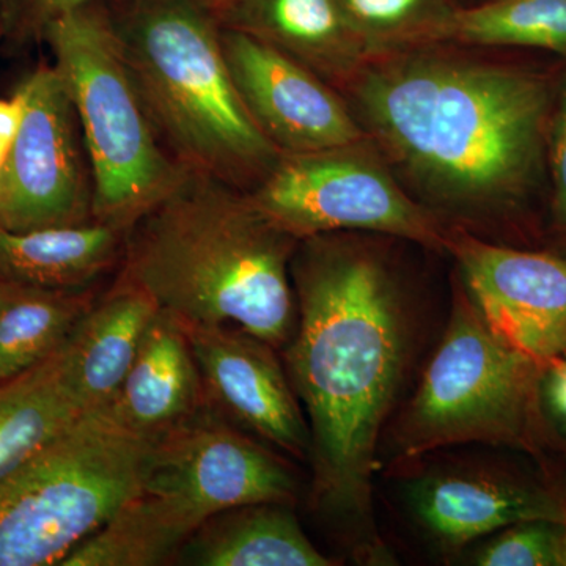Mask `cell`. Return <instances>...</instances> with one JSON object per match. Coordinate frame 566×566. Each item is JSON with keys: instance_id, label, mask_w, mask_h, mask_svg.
I'll return each instance as SVG.
<instances>
[{"instance_id": "cell-28", "label": "cell", "mask_w": 566, "mask_h": 566, "mask_svg": "<svg viewBox=\"0 0 566 566\" xmlns=\"http://www.w3.org/2000/svg\"><path fill=\"white\" fill-rule=\"evenodd\" d=\"M22 115H24V98L17 91L10 98H0V175L20 133Z\"/></svg>"}, {"instance_id": "cell-24", "label": "cell", "mask_w": 566, "mask_h": 566, "mask_svg": "<svg viewBox=\"0 0 566 566\" xmlns=\"http://www.w3.org/2000/svg\"><path fill=\"white\" fill-rule=\"evenodd\" d=\"M370 50L394 41L434 39L452 10L442 0H337Z\"/></svg>"}, {"instance_id": "cell-18", "label": "cell", "mask_w": 566, "mask_h": 566, "mask_svg": "<svg viewBox=\"0 0 566 566\" xmlns=\"http://www.w3.org/2000/svg\"><path fill=\"white\" fill-rule=\"evenodd\" d=\"M177 564L196 566H333L304 534L290 504L259 502L208 517L182 545Z\"/></svg>"}, {"instance_id": "cell-33", "label": "cell", "mask_w": 566, "mask_h": 566, "mask_svg": "<svg viewBox=\"0 0 566 566\" xmlns=\"http://www.w3.org/2000/svg\"><path fill=\"white\" fill-rule=\"evenodd\" d=\"M2 33H9V32H7L6 24H3L2 20H0V35H2Z\"/></svg>"}, {"instance_id": "cell-16", "label": "cell", "mask_w": 566, "mask_h": 566, "mask_svg": "<svg viewBox=\"0 0 566 566\" xmlns=\"http://www.w3.org/2000/svg\"><path fill=\"white\" fill-rule=\"evenodd\" d=\"M212 13L221 28L255 36L314 73H342L370 51L337 0H226Z\"/></svg>"}, {"instance_id": "cell-22", "label": "cell", "mask_w": 566, "mask_h": 566, "mask_svg": "<svg viewBox=\"0 0 566 566\" xmlns=\"http://www.w3.org/2000/svg\"><path fill=\"white\" fill-rule=\"evenodd\" d=\"M2 283L0 381L24 374L59 352L95 304L92 289L50 290Z\"/></svg>"}, {"instance_id": "cell-31", "label": "cell", "mask_w": 566, "mask_h": 566, "mask_svg": "<svg viewBox=\"0 0 566 566\" xmlns=\"http://www.w3.org/2000/svg\"><path fill=\"white\" fill-rule=\"evenodd\" d=\"M558 566H566V516L560 524V542H558Z\"/></svg>"}, {"instance_id": "cell-11", "label": "cell", "mask_w": 566, "mask_h": 566, "mask_svg": "<svg viewBox=\"0 0 566 566\" xmlns=\"http://www.w3.org/2000/svg\"><path fill=\"white\" fill-rule=\"evenodd\" d=\"M446 249L491 327L545 367L566 348V253L523 251L447 234Z\"/></svg>"}, {"instance_id": "cell-26", "label": "cell", "mask_w": 566, "mask_h": 566, "mask_svg": "<svg viewBox=\"0 0 566 566\" xmlns=\"http://www.w3.org/2000/svg\"><path fill=\"white\" fill-rule=\"evenodd\" d=\"M546 167L551 226L566 253V63L551 117Z\"/></svg>"}, {"instance_id": "cell-15", "label": "cell", "mask_w": 566, "mask_h": 566, "mask_svg": "<svg viewBox=\"0 0 566 566\" xmlns=\"http://www.w3.org/2000/svg\"><path fill=\"white\" fill-rule=\"evenodd\" d=\"M205 406L207 394L188 337L175 316L159 311L106 408L134 434L151 441Z\"/></svg>"}, {"instance_id": "cell-5", "label": "cell", "mask_w": 566, "mask_h": 566, "mask_svg": "<svg viewBox=\"0 0 566 566\" xmlns=\"http://www.w3.org/2000/svg\"><path fill=\"white\" fill-rule=\"evenodd\" d=\"M65 82L93 178V221L128 232L185 174L164 150L123 55L114 24L91 6L40 29Z\"/></svg>"}, {"instance_id": "cell-4", "label": "cell", "mask_w": 566, "mask_h": 566, "mask_svg": "<svg viewBox=\"0 0 566 566\" xmlns=\"http://www.w3.org/2000/svg\"><path fill=\"white\" fill-rule=\"evenodd\" d=\"M114 29L170 155L234 188L252 177L262 181L282 153L245 109L210 7L202 0H139Z\"/></svg>"}, {"instance_id": "cell-29", "label": "cell", "mask_w": 566, "mask_h": 566, "mask_svg": "<svg viewBox=\"0 0 566 566\" xmlns=\"http://www.w3.org/2000/svg\"><path fill=\"white\" fill-rule=\"evenodd\" d=\"M35 0H0V20L7 32L32 25V10Z\"/></svg>"}, {"instance_id": "cell-7", "label": "cell", "mask_w": 566, "mask_h": 566, "mask_svg": "<svg viewBox=\"0 0 566 566\" xmlns=\"http://www.w3.org/2000/svg\"><path fill=\"white\" fill-rule=\"evenodd\" d=\"M542 371L495 333L468 290L458 293L444 337L398 423V452L416 458L482 442L538 453L547 433Z\"/></svg>"}, {"instance_id": "cell-21", "label": "cell", "mask_w": 566, "mask_h": 566, "mask_svg": "<svg viewBox=\"0 0 566 566\" xmlns=\"http://www.w3.org/2000/svg\"><path fill=\"white\" fill-rule=\"evenodd\" d=\"M205 521L196 509L178 499L140 491L74 547L62 566L175 564L182 545Z\"/></svg>"}, {"instance_id": "cell-25", "label": "cell", "mask_w": 566, "mask_h": 566, "mask_svg": "<svg viewBox=\"0 0 566 566\" xmlns=\"http://www.w3.org/2000/svg\"><path fill=\"white\" fill-rule=\"evenodd\" d=\"M560 524L556 521H524L502 528L476 554L482 566H558Z\"/></svg>"}, {"instance_id": "cell-14", "label": "cell", "mask_w": 566, "mask_h": 566, "mask_svg": "<svg viewBox=\"0 0 566 566\" xmlns=\"http://www.w3.org/2000/svg\"><path fill=\"white\" fill-rule=\"evenodd\" d=\"M409 505L436 542L458 547L524 521L566 516V499L506 474L434 472L409 486Z\"/></svg>"}, {"instance_id": "cell-17", "label": "cell", "mask_w": 566, "mask_h": 566, "mask_svg": "<svg viewBox=\"0 0 566 566\" xmlns=\"http://www.w3.org/2000/svg\"><path fill=\"white\" fill-rule=\"evenodd\" d=\"M158 312L147 293L118 279L82 316L71 334L70 353L74 390L85 411L106 408L114 400Z\"/></svg>"}, {"instance_id": "cell-23", "label": "cell", "mask_w": 566, "mask_h": 566, "mask_svg": "<svg viewBox=\"0 0 566 566\" xmlns=\"http://www.w3.org/2000/svg\"><path fill=\"white\" fill-rule=\"evenodd\" d=\"M434 40L545 51L566 63V0H491L452 10Z\"/></svg>"}, {"instance_id": "cell-1", "label": "cell", "mask_w": 566, "mask_h": 566, "mask_svg": "<svg viewBox=\"0 0 566 566\" xmlns=\"http://www.w3.org/2000/svg\"><path fill=\"white\" fill-rule=\"evenodd\" d=\"M301 243L290 263L297 318L286 375L308 417L319 501L364 515L379 433L403 376L408 318L375 252L326 234Z\"/></svg>"}, {"instance_id": "cell-13", "label": "cell", "mask_w": 566, "mask_h": 566, "mask_svg": "<svg viewBox=\"0 0 566 566\" xmlns=\"http://www.w3.org/2000/svg\"><path fill=\"white\" fill-rule=\"evenodd\" d=\"M208 405L290 455L312 452L311 428L274 348L243 329L181 323Z\"/></svg>"}, {"instance_id": "cell-9", "label": "cell", "mask_w": 566, "mask_h": 566, "mask_svg": "<svg viewBox=\"0 0 566 566\" xmlns=\"http://www.w3.org/2000/svg\"><path fill=\"white\" fill-rule=\"evenodd\" d=\"M20 133L0 175V226L13 232L93 221V178L76 111L54 65L21 82Z\"/></svg>"}, {"instance_id": "cell-10", "label": "cell", "mask_w": 566, "mask_h": 566, "mask_svg": "<svg viewBox=\"0 0 566 566\" xmlns=\"http://www.w3.org/2000/svg\"><path fill=\"white\" fill-rule=\"evenodd\" d=\"M142 491L178 499L208 520L233 506L292 504L296 482L289 465L208 405L147 441Z\"/></svg>"}, {"instance_id": "cell-32", "label": "cell", "mask_w": 566, "mask_h": 566, "mask_svg": "<svg viewBox=\"0 0 566 566\" xmlns=\"http://www.w3.org/2000/svg\"><path fill=\"white\" fill-rule=\"evenodd\" d=\"M203 3H207L208 7H210L211 10H214L216 7L221 6L222 2H226V0H202Z\"/></svg>"}, {"instance_id": "cell-30", "label": "cell", "mask_w": 566, "mask_h": 566, "mask_svg": "<svg viewBox=\"0 0 566 566\" xmlns=\"http://www.w3.org/2000/svg\"><path fill=\"white\" fill-rule=\"evenodd\" d=\"M92 2L93 0H35L32 10V25L41 29L43 22L55 14L81 9V7L91 6Z\"/></svg>"}, {"instance_id": "cell-12", "label": "cell", "mask_w": 566, "mask_h": 566, "mask_svg": "<svg viewBox=\"0 0 566 566\" xmlns=\"http://www.w3.org/2000/svg\"><path fill=\"white\" fill-rule=\"evenodd\" d=\"M223 54L245 109L282 155L349 147L363 139L340 99L271 44L221 28Z\"/></svg>"}, {"instance_id": "cell-19", "label": "cell", "mask_w": 566, "mask_h": 566, "mask_svg": "<svg viewBox=\"0 0 566 566\" xmlns=\"http://www.w3.org/2000/svg\"><path fill=\"white\" fill-rule=\"evenodd\" d=\"M126 233L98 221L29 232L0 226V281L88 290L123 255Z\"/></svg>"}, {"instance_id": "cell-2", "label": "cell", "mask_w": 566, "mask_h": 566, "mask_svg": "<svg viewBox=\"0 0 566 566\" xmlns=\"http://www.w3.org/2000/svg\"><path fill=\"white\" fill-rule=\"evenodd\" d=\"M564 66L406 59L368 71L356 95L376 137L436 199L520 211L547 189Z\"/></svg>"}, {"instance_id": "cell-3", "label": "cell", "mask_w": 566, "mask_h": 566, "mask_svg": "<svg viewBox=\"0 0 566 566\" xmlns=\"http://www.w3.org/2000/svg\"><path fill=\"white\" fill-rule=\"evenodd\" d=\"M297 243L248 193L186 167L126 233L120 279L178 322L234 324L277 349L296 327L290 263Z\"/></svg>"}, {"instance_id": "cell-6", "label": "cell", "mask_w": 566, "mask_h": 566, "mask_svg": "<svg viewBox=\"0 0 566 566\" xmlns=\"http://www.w3.org/2000/svg\"><path fill=\"white\" fill-rule=\"evenodd\" d=\"M147 441L109 408L85 412L0 479V566L62 565L142 491Z\"/></svg>"}, {"instance_id": "cell-34", "label": "cell", "mask_w": 566, "mask_h": 566, "mask_svg": "<svg viewBox=\"0 0 566 566\" xmlns=\"http://www.w3.org/2000/svg\"><path fill=\"white\" fill-rule=\"evenodd\" d=\"M2 285H3V283H2V281H0V296H2Z\"/></svg>"}, {"instance_id": "cell-27", "label": "cell", "mask_w": 566, "mask_h": 566, "mask_svg": "<svg viewBox=\"0 0 566 566\" xmlns=\"http://www.w3.org/2000/svg\"><path fill=\"white\" fill-rule=\"evenodd\" d=\"M539 405L547 428L566 442V348L543 367Z\"/></svg>"}, {"instance_id": "cell-8", "label": "cell", "mask_w": 566, "mask_h": 566, "mask_svg": "<svg viewBox=\"0 0 566 566\" xmlns=\"http://www.w3.org/2000/svg\"><path fill=\"white\" fill-rule=\"evenodd\" d=\"M349 147L281 155L249 199L297 241L364 230L446 248L438 222L382 167Z\"/></svg>"}, {"instance_id": "cell-20", "label": "cell", "mask_w": 566, "mask_h": 566, "mask_svg": "<svg viewBox=\"0 0 566 566\" xmlns=\"http://www.w3.org/2000/svg\"><path fill=\"white\" fill-rule=\"evenodd\" d=\"M85 408L71 375L70 338L24 374L0 381V479L71 427Z\"/></svg>"}]
</instances>
